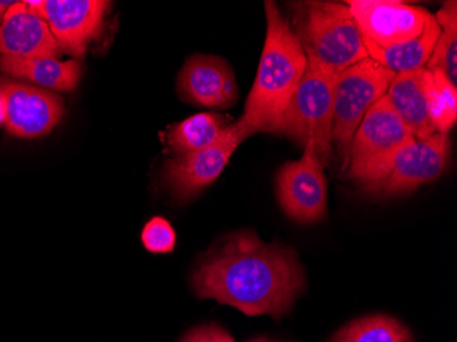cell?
Wrapping results in <instances>:
<instances>
[{
    "instance_id": "e0dca14e",
    "label": "cell",
    "mask_w": 457,
    "mask_h": 342,
    "mask_svg": "<svg viewBox=\"0 0 457 342\" xmlns=\"http://www.w3.org/2000/svg\"><path fill=\"white\" fill-rule=\"evenodd\" d=\"M0 69L10 76L40 85L47 91L71 92L77 88L81 69L76 59H22L0 56Z\"/></svg>"
},
{
    "instance_id": "6da1fadb",
    "label": "cell",
    "mask_w": 457,
    "mask_h": 342,
    "mask_svg": "<svg viewBox=\"0 0 457 342\" xmlns=\"http://www.w3.org/2000/svg\"><path fill=\"white\" fill-rule=\"evenodd\" d=\"M191 281L199 298H212L245 315L276 319L287 315L305 289L296 252L263 243L253 231H238L215 246Z\"/></svg>"
},
{
    "instance_id": "30bf717a",
    "label": "cell",
    "mask_w": 457,
    "mask_h": 342,
    "mask_svg": "<svg viewBox=\"0 0 457 342\" xmlns=\"http://www.w3.org/2000/svg\"><path fill=\"white\" fill-rule=\"evenodd\" d=\"M25 4L45 18L62 53L77 59L86 55L88 46L99 38L112 4L104 0H25Z\"/></svg>"
},
{
    "instance_id": "9a60e30c",
    "label": "cell",
    "mask_w": 457,
    "mask_h": 342,
    "mask_svg": "<svg viewBox=\"0 0 457 342\" xmlns=\"http://www.w3.org/2000/svg\"><path fill=\"white\" fill-rule=\"evenodd\" d=\"M385 96L417 140H425L437 133L428 118L426 69L397 73Z\"/></svg>"
},
{
    "instance_id": "ffe728a7",
    "label": "cell",
    "mask_w": 457,
    "mask_h": 342,
    "mask_svg": "<svg viewBox=\"0 0 457 342\" xmlns=\"http://www.w3.org/2000/svg\"><path fill=\"white\" fill-rule=\"evenodd\" d=\"M441 32L434 46L430 61L425 69L443 71L452 84H457V4L454 0L445 2L434 15Z\"/></svg>"
},
{
    "instance_id": "ac0fdd59",
    "label": "cell",
    "mask_w": 457,
    "mask_h": 342,
    "mask_svg": "<svg viewBox=\"0 0 457 342\" xmlns=\"http://www.w3.org/2000/svg\"><path fill=\"white\" fill-rule=\"evenodd\" d=\"M230 123L217 113H200L171 126L168 144L176 156L195 153L214 144Z\"/></svg>"
},
{
    "instance_id": "4fadbf2b",
    "label": "cell",
    "mask_w": 457,
    "mask_h": 342,
    "mask_svg": "<svg viewBox=\"0 0 457 342\" xmlns=\"http://www.w3.org/2000/svg\"><path fill=\"white\" fill-rule=\"evenodd\" d=\"M177 94L203 109H230L238 100L235 71L220 56L196 54L185 61L177 77Z\"/></svg>"
},
{
    "instance_id": "7402d4cb",
    "label": "cell",
    "mask_w": 457,
    "mask_h": 342,
    "mask_svg": "<svg viewBox=\"0 0 457 342\" xmlns=\"http://www.w3.org/2000/svg\"><path fill=\"white\" fill-rule=\"evenodd\" d=\"M141 243L144 248L153 254H169L176 246V230L168 220L154 217L141 231Z\"/></svg>"
},
{
    "instance_id": "603a6c76",
    "label": "cell",
    "mask_w": 457,
    "mask_h": 342,
    "mask_svg": "<svg viewBox=\"0 0 457 342\" xmlns=\"http://www.w3.org/2000/svg\"><path fill=\"white\" fill-rule=\"evenodd\" d=\"M181 342H235V339L225 329L212 323L192 329Z\"/></svg>"
},
{
    "instance_id": "7c38bea8",
    "label": "cell",
    "mask_w": 457,
    "mask_h": 342,
    "mask_svg": "<svg viewBox=\"0 0 457 342\" xmlns=\"http://www.w3.org/2000/svg\"><path fill=\"white\" fill-rule=\"evenodd\" d=\"M361 36L379 47H392L423 32L428 10L393 0L346 2Z\"/></svg>"
},
{
    "instance_id": "277c9868",
    "label": "cell",
    "mask_w": 457,
    "mask_h": 342,
    "mask_svg": "<svg viewBox=\"0 0 457 342\" xmlns=\"http://www.w3.org/2000/svg\"><path fill=\"white\" fill-rule=\"evenodd\" d=\"M307 71L282 115L279 135L304 148L312 141L323 167L331 158V126L338 74L307 58Z\"/></svg>"
},
{
    "instance_id": "5bb4252c",
    "label": "cell",
    "mask_w": 457,
    "mask_h": 342,
    "mask_svg": "<svg viewBox=\"0 0 457 342\" xmlns=\"http://www.w3.org/2000/svg\"><path fill=\"white\" fill-rule=\"evenodd\" d=\"M62 51L45 18L15 2L0 24V56L59 58Z\"/></svg>"
},
{
    "instance_id": "2e32d148",
    "label": "cell",
    "mask_w": 457,
    "mask_h": 342,
    "mask_svg": "<svg viewBox=\"0 0 457 342\" xmlns=\"http://www.w3.org/2000/svg\"><path fill=\"white\" fill-rule=\"evenodd\" d=\"M440 32V25L437 24L434 15L428 13L423 32L417 38L400 43V45L392 46V47H379L366 38H363V41L369 58H371L372 61L389 69L393 73H408V71L426 68Z\"/></svg>"
},
{
    "instance_id": "8992f818",
    "label": "cell",
    "mask_w": 457,
    "mask_h": 342,
    "mask_svg": "<svg viewBox=\"0 0 457 342\" xmlns=\"http://www.w3.org/2000/svg\"><path fill=\"white\" fill-rule=\"evenodd\" d=\"M396 73L372 61L363 59L338 74L333 105L331 143H335L343 159V169L348 167L349 146L358 126L372 105L386 95Z\"/></svg>"
},
{
    "instance_id": "7a4b0ae2",
    "label": "cell",
    "mask_w": 457,
    "mask_h": 342,
    "mask_svg": "<svg viewBox=\"0 0 457 342\" xmlns=\"http://www.w3.org/2000/svg\"><path fill=\"white\" fill-rule=\"evenodd\" d=\"M264 10L266 40L243 117L258 133L279 135L282 115L307 71L308 61L299 38L277 4L267 0Z\"/></svg>"
},
{
    "instance_id": "d4e9b609",
    "label": "cell",
    "mask_w": 457,
    "mask_h": 342,
    "mask_svg": "<svg viewBox=\"0 0 457 342\" xmlns=\"http://www.w3.org/2000/svg\"><path fill=\"white\" fill-rule=\"evenodd\" d=\"M4 96H2V92H0V123L4 125Z\"/></svg>"
},
{
    "instance_id": "cb8c5ba5",
    "label": "cell",
    "mask_w": 457,
    "mask_h": 342,
    "mask_svg": "<svg viewBox=\"0 0 457 342\" xmlns=\"http://www.w3.org/2000/svg\"><path fill=\"white\" fill-rule=\"evenodd\" d=\"M14 4L15 2H12V0H0V24L4 22L7 12H9L10 7H12Z\"/></svg>"
},
{
    "instance_id": "3957f363",
    "label": "cell",
    "mask_w": 457,
    "mask_h": 342,
    "mask_svg": "<svg viewBox=\"0 0 457 342\" xmlns=\"http://www.w3.org/2000/svg\"><path fill=\"white\" fill-rule=\"evenodd\" d=\"M296 7L292 29L307 58L336 74L369 58L363 36L348 4L314 0L297 4Z\"/></svg>"
},
{
    "instance_id": "d6986e66",
    "label": "cell",
    "mask_w": 457,
    "mask_h": 342,
    "mask_svg": "<svg viewBox=\"0 0 457 342\" xmlns=\"http://www.w3.org/2000/svg\"><path fill=\"white\" fill-rule=\"evenodd\" d=\"M426 97L434 130L448 135L457 120L456 85L452 84L443 71L426 69Z\"/></svg>"
},
{
    "instance_id": "ba28073f",
    "label": "cell",
    "mask_w": 457,
    "mask_h": 342,
    "mask_svg": "<svg viewBox=\"0 0 457 342\" xmlns=\"http://www.w3.org/2000/svg\"><path fill=\"white\" fill-rule=\"evenodd\" d=\"M312 141L304 146L297 161L282 164L277 174L276 192L279 205L290 220L315 223L328 211V181Z\"/></svg>"
},
{
    "instance_id": "5b68a950",
    "label": "cell",
    "mask_w": 457,
    "mask_h": 342,
    "mask_svg": "<svg viewBox=\"0 0 457 342\" xmlns=\"http://www.w3.org/2000/svg\"><path fill=\"white\" fill-rule=\"evenodd\" d=\"M417 140L392 109L386 96L372 105L351 141L348 174L364 189L376 184L393 156Z\"/></svg>"
},
{
    "instance_id": "52a82bcc",
    "label": "cell",
    "mask_w": 457,
    "mask_h": 342,
    "mask_svg": "<svg viewBox=\"0 0 457 342\" xmlns=\"http://www.w3.org/2000/svg\"><path fill=\"white\" fill-rule=\"evenodd\" d=\"M255 133V128L241 117L212 146L169 159L163 167V184L177 202L194 199L222 174L238 146Z\"/></svg>"
},
{
    "instance_id": "8fae6325",
    "label": "cell",
    "mask_w": 457,
    "mask_h": 342,
    "mask_svg": "<svg viewBox=\"0 0 457 342\" xmlns=\"http://www.w3.org/2000/svg\"><path fill=\"white\" fill-rule=\"evenodd\" d=\"M0 92L4 100V125L15 138H43L65 114L63 100L40 87L0 79Z\"/></svg>"
},
{
    "instance_id": "9c48e42d",
    "label": "cell",
    "mask_w": 457,
    "mask_h": 342,
    "mask_svg": "<svg viewBox=\"0 0 457 342\" xmlns=\"http://www.w3.org/2000/svg\"><path fill=\"white\" fill-rule=\"evenodd\" d=\"M449 154L451 143L443 133L411 141L393 156L381 179L367 192L387 197L410 194L441 177L448 166Z\"/></svg>"
},
{
    "instance_id": "484cf974",
    "label": "cell",
    "mask_w": 457,
    "mask_h": 342,
    "mask_svg": "<svg viewBox=\"0 0 457 342\" xmlns=\"http://www.w3.org/2000/svg\"><path fill=\"white\" fill-rule=\"evenodd\" d=\"M248 342H276L273 339L266 338V337H259V338L253 339V341Z\"/></svg>"
},
{
    "instance_id": "44dd1931",
    "label": "cell",
    "mask_w": 457,
    "mask_h": 342,
    "mask_svg": "<svg viewBox=\"0 0 457 342\" xmlns=\"http://www.w3.org/2000/svg\"><path fill=\"white\" fill-rule=\"evenodd\" d=\"M331 342H413L404 325L387 315H370L341 329Z\"/></svg>"
}]
</instances>
